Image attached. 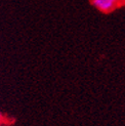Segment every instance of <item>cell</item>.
I'll use <instances>...</instances> for the list:
<instances>
[{"mask_svg": "<svg viewBox=\"0 0 125 126\" xmlns=\"http://www.w3.org/2000/svg\"><path fill=\"white\" fill-rule=\"evenodd\" d=\"M122 0H91L94 7L102 12H111L117 7H119Z\"/></svg>", "mask_w": 125, "mask_h": 126, "instance_id": "obj_1", "label": "cell"}, {"mask_svg": "<svg viewBox=\"0 0 125 126\" xmlns=\"http://www.w3.org/2000/svg\"><path fill=\"white\" fill-rule=\"evenodd\" d=\"M0 117H1V114H0Z\"/></svg>", "mask_w": 125, "mask_h": 126, "instance_id": "obj_2", "label": "cell"}]
</instances>
